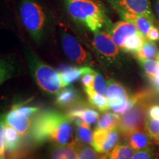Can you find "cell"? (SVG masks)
<instances>
[{
	"mask_svg": "<svg viewBox=\"0 0 159 159\" xmlns=\"http://www.w3.org/2000/svg\"><path fill=\"white\" fill-rule=\"evenodd\" d=\"M71 119L56 111H46L38 114L32 124L31 138L38 144L51 141L57 145L76 144Z\"/></svg>",
	"mask_w": 159,
	"mask_h": 159,
	"instance_id": "cell-1",
	"label": "cell"
},
{
	"mask_svg": "<svg viewBox=\"0 0 159 159\" xmlns=\"http://www.w3.org/2000/svg\"><path fill=\"white\" fill-rule=\"evenodd\" d=\"M69 16L92 32H97L109 20L102 4L97 0H63Z\"/></svg>",
	"mask_w": 159,
	"mask_h": 159,
	"instance_id": "cell-2",
	"label": "cell"
},
{
	"mask_svg": "<svg viewBox=\"0 0 159 159\" xmlns=\"http://www.w3.org/2000/svg\"><path fill=\"white\" fill-rule=\"evenodd\" d=\"M28 65L35 82L41 89L49 94H57L63 88L59 72L28 52Z\"/></svg>",
	"mask_w": 159,
	"mask_h": 159,
	"instance_id": "cell-3",
	"label": "cell"
},
{
	"mask_svg": "<svg viewBox=\"0 0 159 159\" xmlns=\"http://www.w3.org/2000/svg\"><path fill=\"white\" fill-rule=\"evenodd\" d=\"M19 13L21 21L31 37L36 41H41L47 23L43 7L35 0H21Z\"/></svg>",
	"mask_w": 159,
	"mask_h": 159,
	"instance_id": "cell-4",
	"label": "cell"
},
{
	"mask_svg": "<svg viewBox=\"0 0 159 159\" xmlns=\"http://www.w3.org/2000/svg\"><path fill=\"white\" fill-rule=\"evenodd\" d=\"M150 97H146L141 99L126 112L119 115L120 118L117 129L124 137L144 127L147 111L148 109V99Z\"/></svg>",
	"mask_w": 159,
	"mask_h": 159,
	"instance_id": "cell-5",
	"label": "cell"
},
{
	"mask_svg": "<svg viewBox=\"0 0 159 159\" xmlns=\"http://www.w3.org/2000/svg\"><path fill=\"white\" fill-rule=\"evenodd\" d=\"M109 2L125 21L132 22L138 15H145L156 19L150 0H109Z\"/></svg>",
	"mask_w": 159,
	"mask_h": 159,
	"instance_id": "cell-6",
	"label": "cell"
},
{
	"mask_svg": "<svg viewBox=\"0 0 159 159\" xmlns=\"http://www.w3.org/2000/svg\"><path fill=\"white\" fill-rule=\"evenodd\" d=\"M93 46L99 56L108 62L115 61L119 55V47L107 32H94Z\"/></svg>",
	"mask_w": 159,
	"mask_h": 159,
	"instance_id": "cell-7",
	"label": "cell"
},
{
	"mask_svg": "<svg viewBox=\"0 0 159 159\" xmlns=\"http://www.w3.org/2000/svg\"><path fill=\"white\" fill-rule=\"evenodd\" d=\"M119 139V131L114 129L96 128L93 134L92 147L100 154H108L117 144Z\"/></svg>",
	"mask_w": 159,
	"mask_h": 159,
	"instance_id": "cell-8",
	"label": "cell"
},
{
	"mask_svg": "<svg viewBox=\"0 0 159 159\" xmlns=\"http://www.w3.org/2000/svg\"><path fill=\"white\" fill-rule=\"evenodd\" d=\"M61 39L63 51L71 61L79 64H86L89 62L90 56L77 39L69 33H63Z\"/></svg>",
	"mask_w": 159,
	"mask_h": 159,
	"instance_id": "cell-9",
	"label": "cell"
},
{
	"mask_svg": "<svg viewBox=\"0 0 159 159\" xmlns=\"http://www.w3.org/2000/svg\"><path fill=\"white\" fill-rule=\"evenodd\" d=\"M31 117L24 114L14 105L7 114L4 115L5 123L14 128L21 137L27 136L30 133L33 124Z\"/></svg>",
	"mask_w": 159,
	"mask_h": 159,
	"instance_id": "cell-10",
	"label": "cell"
},
{
	"mask_svg": "<svg viewBox=\"0 0 159 159\" xmlns=\"http://www.w3.org/2000/svg\"><path fill=\"white\" fill-rule=\"evenodd\" d=\"M106 27L113 41L119 48L122 47L123 42L127 38L136 34L139 31L134 23L125 20L114 24L111 23L108 21L106 24Z\"/></svg>",
	"mask_w": 159,
	"mask_h": 159,
	"instance_id": "cell-11",
	"label": "cell"
},
{
	"mask_svg": "<svg viewBox=\"0 0 159 159\" xmlns=\"http://www.w3.org/2000/svg\"><path fill=\"white\" fill-rule=\"evenodd\" d=\"M57 71L61 76L63 86L64 88L81 78L83 75L85 73L94 72L95 71L89 66L76 67L68 65H62L59 67Z\"/></svg>",
	"mask_w": 159,
	"mask_h": 159,
	"instance_id": "cell-12",
	"label": "cell"
},
{
	"mask_svg": "<svg viewBox=\"0 0 159 159\" xmlns=\"http://www.w3.org/2000/svg\"><path fill=\"white\" fill-rule=\"evenodd\" d=\"M67 115L72 121L75 119H80L89 125L97 122L99 118V113L96 110L81 103L69 108Z\"/></svg>",
	"mask_w": 159,
	"mask_h": 159,
	"instance_id": "cell-13",
	"label": "cell"
},
{
	"mask_svg": "<svg viewBox=\"0 0 159 159\" xmlns=\"http://www.w3.org/2000/svg\"><path fill=\"white\" fill-rule=\"evenodd\" d=\"M80 96L78 91L71 85L64 87L57 94L56 104L62 108L69 109L80 103Z\"/></svg>",
	"mask_w": 159,
	"mask_h": 159,
	"instance_id": "cell-14",
	"label": "cell"
},
{
	"mask_svg": "<svg viewBox=\"0 0 159 159\" xmlns=\"http://www.w3.org/2000/svg\"><path fill=\"white\" fill-rule=\"evenodd\" d=\"M5 139L6 152H8L11 156H13L17 151H19L21 147V136L14 128L5 123Z\"/></svg>",
	"mask_w": 159,
	"mask_h": 159,
	"instance_id": "cell-15",
	"label": "cell"
},
{
	"mask_svg": "<svg viewBox=\"0 0 159 159\" xmlns=\"http://www.w3.org/2000/svg\"><path fill=\"white\" fill-rule=\"evenodd\" d=\"M128 140L129 144L135 150H142L150 147L151 144V139L144 129H139L135 130L131 134L125 137Z\"/></svg>",
	"mask_w": 159,
	"mask_h": 159,
	"instance_id": "cell-16",
	"label": "cell"
},
{
	"mask_svg": "<svg viewBox=\"0 0 159 159\" xmlns=\"http://www.w3.org/2000/svg\"><path fill=\"white\" fill-rule=\"evenodd\" d=\"M147 40L148 39L146 36L142 34L140 31H139L136 34L127 38L123 42V44L120 49L126 52L136 54Z\"/></svg>",
	"mask_w": 159,
	"mask_h": 159,
	"instance_id": "cell-17",
	"label": "cell"
},
{
	"mask_svg": "<svg viewBox=\"0 0 159 159\" xmlns=\"http://www.w3.org/2000/svg\"><path fill=\"white\" fill-rule=\"evenodd\" d=\"M76 125V136L77 141L80 144H92L93 133L91 130L90 125L83 122L80 119H75Z\"/></svg>",
	"mask_w": 159,
	"mask_h": 159,
	"instance_id": "cell-18",
	"label": "cell"
},
{
	"mask_svg": "<svg viewBox=\"0 0 159 159\" xmlns=\"http://www.w3.org/2000/svg\"><path fill=\"white\" fill-rule=\"evenodd\" d=\"M135 55L139 61L151 59L159 61V49L153 41L149 40L145 41Z\"/></svg>",
	"mask_w": 159,
	"mask_h": 159,
	"instance_id": "cell-19",
	"label": "cell"
},
{
	"mask_svg": "<svg viewBox=\"0 0 159 159\" xmlns=\"http://www.w3.org/2000/svg\"><path fill=\"white\" fill-rule=\"evenodd\" d=\"M51 158L57 159H77L78 153L76 144L59 145L52 150Z\"/></svg>",
	"mask_w": 159,
	"mask_h": 159,
	"instance_id": "cell-20",
	"label": "cell"
},
{
	"mask_svg": "<svg viewBox=\"0 0 159 159\" xmlns=\"http://www.w3.org/2000/svg\"><path fill=\"white\" fill-rule=\"evenodd\" d=\"M85 91L88 96L89 102L94 108L98 109L99 111H102V112H105L110 108L108 105V97L95 92L92 89Z\"/></svg>",
	"mask_w": 159,
	"mask_h": 159,
	"instance_id": "cell-21",
	"label": "cell"
},
{
	"mask_svg": "<svg viewBox=\"0 0 159 159\" xmlns=\"http://www.w3.org/2000/svg\"><path fill=\"white\" fill-rule=\"evenodd\" d=\"M120 116L115 112H105L97 121V128L98 129L118 128Z\"/></svg>",
	"mask_w": 159,
	"mask_h": 159,
	"instance_id": "cell-22",
	"label": "cell"
},
{
	"mask_svg": "<svg viewBox=\"0 0 159 159\" xmlns=\"http://www.w3.org/2000/svg\"><path fill=\"white\" fill-rule=\"evenodd\" d=\"M135 150L130 145L116 144L114 149L106 155L107 158L111 159L132 158Z\"/></svg>",
	"mask_w": 159,
	"mask_h": 159,
	"instance_id": "cell-23",
	"label": "cell"
},
{
	"mask_svg": "<svg viewBox=\"0 0 159 159\" xmlns=\"http://www.w3.org/2000/svg\"><path fill=\"white\" fill-rule=\"evenodd\" d=\"M144 128L152 142L159 145V119H153L146 116Z\"/></svg>",
	"mask_w": 159,
	"mask_h": 159,
	"instance_id": "cell-24",
	"label": "cell"
},
{
	"mask_svg": "<svg viewBox=\"0 0 159 159\" xmlns=\"http://www.w3.org/2000/svg\"><path fill=\"white\" fill-rule=\"evenodd\" d=\"M156 20L145 15H138L134 18L132 21L136 25L139 30L146 36L147 33L150 30L151 27L155 25Z\"/></svg>",
	"mask_w": 159,
	"mask_h": 159,
	"instance_id": "cell-25",
	"label": "cell"
},
{
	"mask_svg": "<svg viewBox=\"0 0 159 159\" xmlns=\"http://www.w3.org/2000/svg\"><path fill=\"white\" fill-rule=\"evenodd\" d=\"M15 67L11 61L0 58V85L13 75Z\"/></svg>",
	"mask_w": 159,
	"mask_h": 159,
	"instance_id": "cell-26",
	"label": "cell"
},
{
	"mask_svg": "<svg viewBox=\"0 0 159 159\" xmlns=\"http://www.w3.org/2000/svg\"><path fill=\"white\" fill-rule=\"evenodd\" d=\"M76 148L78 153V158L80 159H94L99 158V152L92 148L86 146V144H80L77 142Z\"/></svg>",
	"mask_w": 159,
	"mask_h": 159,
	"instance_id": "cell-27",
	"label": "cell"
},
{
	"mask_svg": "<svg viewBox=\"0 0 159 159\" xmlns=\"http://www.w3.org/2000/svg\"><path fill=\"white\" fill-rule=\"evenodd\" d=\"M92 90L95 92L98 93L99 94H102L103 96L108 97V85L105 81L104 77L100 73H95L94 83H93Z\"/></svg>",
	"mask_w": 159,
	"mask_h": 159,
	"instance_id": "cell-28",
	"label": "cell"
},
{
	"mask_svg": "<svg viewBox=\"0 0 159 159\" xmlns=\"http://www.w3.org/2000/svg\"><path fill=\"white\" fill-rule=\"evenodd\" d=\"M142 65L143 69L144 70L145 74L147 75L148 79H150L151 77L157 72V71L159 69V61L156 60H141L139 61Z\"/></svg>",
	"mask_w": 159,
	"mask_h": 159,
	"instance_id": "cell-29",
	"label": "cell"
},
{
	"mask_svg": "<svg viewBox=\"0 0 159 159\" xmlns=\"http://www.w3.org/2000/svg\"><path fill=\"white\" fill-rule=\"evenodd\" d=\"M5 118L0 116V159L5 158Z\"/></svg>",
	"mask_w": 159,
	"mask_h": 159,
	"instance_id": "cell-30",
	"label": "cell"
},
{
	"mask_svg": "<svg viewBox=\"0 0 159 159\" xmlns=\"http://www.w3.org/2000/svg\"><path fill=\"white\" fill-rule=\"evenodd\" d=\"M156 154H155L153 150L148 147V148L142 149V150H136L134 152V156H132L133 159H151L156 158Z\"/></svg>",
	"mask_w": 159,
	"mask_h": 159,
	"instance_id": "cell-31",
	"label": "cell"
},
{
	"mask_svg": "<svg viewBox=\"0 0 159 159\" xmlns=\"http://www.w3.org/2000/svg\"><path fill=\"white\" fill-rule=\"evenodd\" d=\"M95 73H96V71L85 73V74L82 75V77H81V83H82L83 88H84V91L92 89Z\"/></svg>",
	"mask_w": 159,
	"mask_h": 159,
	"instance_id": "cell-32",
	"label": "cell"
},
{
	"mask_svg": "<svg viewBox=\"0 0 159 159\" xmlns=\"http://www.w3.org/2000/svg\"><path fill=\"white\" fill-rule=\"evenodd\" d=\"M14 106L16 107L19 111H21L24 114H27V116H33V115H35L39 111V108H37V107L29 106V105L16 104L14 105Z\"/></svg>",
	"mask_w": 159,
	"mask_h": 159,
	"instance_id": "cell-33",
	"label": "cell"
},
{
	"mask_svg": "<svg viewBox=\"0 0 159 159\" xmlns=\"http://www.w3.org/2000/svg\"><path fill=\"white\" fill-rule=\"evenodd\" d=\"M147 39L151 41H159V27L154 25L146 35Z\"/></svg>",
	"mask_w": 159,
	"mask_h": 159,
	"instance_id": "cell-34",
	"label": "cell"
},
{
	"mask_svg": "<svg viewBox=\"0 0 159 159\" xmlns=\"http://www.w3.org/2000/svg\"><path fill=\"white\" fill-rule=\"evenodd\" d=\"M148 118L158 119H159V105H152L147 111Z\"/></svg>",
	"mask_w": 159,
	"mask_h": 159,
	"instance_id": "cell-35",
	"label": "cell"
},
{
	"mask_svg": "<svg viewBox=\"0 0 159 159\" xmlns=\"http://www.w3.org/2000/svg\"><path fill=\"white\" fill-rule=\"evenodd\" d=\"M149 80L150 81L151 84L153 86L155 90L159 92V69L156 74L149 79Z\"/></svg>",
	"mask_w": 159,
	"mask_h": 159,
	"instance_id": "cell-36",
	"label": "cell"
},
{
	"mask_svg": "<svg viewBox=\"0 0 159 159\" xmlns=\"http://www.w3.org/2000/svg\"><path fill=\"white\" fill-rule=\"evenodd\" d=\"M153 9L155 16H156V19L157 20V23H158L159 27V0H154Z\"/></svg>",
	"mask_w": 159,
	"mask_h": 159,
	"instance_id": "cell-37",
	"label": "cell"
},
{
	"mask_svg": "<svg viewBox=\"0 0 159 159\" xmlns=\"http://www.w3.org/2000/svg\"><path fill=\"white\" fill-rule=\"evenodd\" d=\"M157 156H158V157H157V158H159V153H158V155Z\"/></svg>",
	"mask_w": 159,
	"mask_h": 159,
	"instance_id": "cell-38",
	"label": "cell"
}]
</instances>
